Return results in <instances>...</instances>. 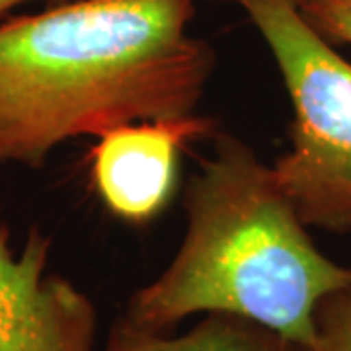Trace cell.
<instances>
[{
    "label": "cell",
    "instance_id": "6da1fadb",
    "mask_svg": "<svg viewBox=\"0 0 351 351\" xmlns=\"http://www.w3.org/2000/svg\"><path fill=\"white\" fill-rule=\"evenodd\" d=\"M193 0H71L0 24V164L45 166L64 141L195 113L217 53Z\"/></svg>",
    "mask_w": 351,
    "mask_h": 351
},
{
    "label": "cell",
    "instance_id": "7a4b0ae2",
    "mask_svg": "<svg viewBox=\"0 0 351 351\" xmlns=\"http://www.w3.org/2000/svg\"><path fill=\"white\" fill-rule=\"evenodd\" d=\"M213 145L184 193L180 248L131 295L123 318L170 332L195 314H232L311 351L316 313L328 297L351 291V267L318 250L250 145L219 131Z\"/></svg>",
    "mask_w": 351,
    "mask_h": 351
},
{
    "label": "cell",
    "instance_id": "3957f363",
    "mask_svg": "<svg viewBox=\"0 0 351 351\" xmlns=\"http://www.w3.org/2000/svg\"><path fill=\"white\" fill-rule=\"evenodd\" d=\"M271 51L293 108L291 147L271 164L306 226L351 232V61L299 0H232Z\"/></svg>",
    "mask_w": 351,
    "mask_h": 351
},
{
    "label": "cell",
    "instance_id": "277c9868",
    "mask_svg": "<svg viewBox=\"0 0 351 351\" xmlns=\"http://www.w3.org/2000/svg\"><path fill=\"white\" fill-rule=\"evenodd\" d=\"M49 252L51 239L38 226L14 252L0 225V351H100L96 304L47 271Z\"/></svg>",
    "mask_w": 351,
    "mask_h": 351
},
{
    "label": "cell",
    "instance_id": "5b68a950",
    "mask_svg": "<svg viewBox=\"0 0 351 351\" xmlns=\"http://www.w3.org/2000/svg\"><path fill=\"white\" fill-rule=\"evenodd\" d=\"M215 133L213 119L195 113L113 127L90 151L94 188L115 217L147 223L174 191L180 151Z\"/></svg>",
    "mask_w": 351,
    "mask_h": 351
},
{
    "label": "cell",
    "instance_id": "8992f818",
    "mask_svg": "<svg viewBox=\"0 0 351 351\" xmlns=\"http://www.w3.org/2000/svg\"><path fill=\"white\" fill-rule=\"evenodd\" d=\"M101 351H306L283 336L252 320L232 314H203L188 332H152L129 324L125 318L113 322Z\"/></svg>",
    "mask_w": 351,
    "mask_h": 351
},
{
    "label": "cell",
    "instance_id": "52a82bcc",
    "mask_svg": "<svg viewBox=\"0 0 351 351\" xmlns=\"http://www.w3.org/2000/svg\"><path fill=\"white\" fill-rule=\"evenodd\" d=\"M311 351H351V291L332 295L320 304Z\"/></svg>",
    "mask_w": 351,
    "mask_h": 351
},
{
    "label": "cell",
    "instance_id": "ba28073f",
    "mask_svg": "<svg viewBox=\"0 0 351 351\" xmlns=\"http://www.w3.org/2000/svg\"><path fill=\"white\" fill-rule=\"evenodd\" d=\"M299 6L330 43L351 45V0H299Z\"/></svg>",
    "mask_w": 351,
    "mask_h": 351
},
{
    "label": "cell",
    "instance_id": "9c48e42d",
    "mask_svg": "<svg viewBox=\"0 0 351 351\" xmlns=\"http://www.w3.org/2000/svg\"><path fill=\"white\" fill-rule=\"evenodd\" d=\"M25 2H53V4H61V2H71V0H0V14L12 10L14 6H20Z\"/></svg>",
    "mask_w": 351,
    "mask_h": 351
}]
</instances>
